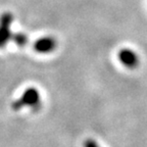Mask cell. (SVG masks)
<instances>
[{
	"label": "cell",
	"instance_id": "1",
	"mask_svg": "<svg viewBox=\"0 0 147 147\" xmlns=\"http://www.w3.org/2000/svg\"><path fill=\"white\" fill-rule=\"evenodd\" d=\"M40 101H41V98H40L39 91L35 87H30L24 92L18 100L13 101L11 107L13 110H20L25 106L36 108L39 107Z\"/></svg>",
	"mask_w": 147,
	"mask_h": 147
},
{
	"label": "cell",
	"instance_id": "2",
	"mask_svg": "<svg viewBox=\"0 0 147 147\" xmlns=\"http://www.w3.org/2000/svg\"><path fill=\"white\" fill-rule=\"evenodd\" d=\"M13 22V14L10 12H3L0 16V49L4 48L7 42L12 39L10 27Z\"/></svg>",
	"mask_w": 147,
	"mask_h": 147
},
{
	"label": "cell",
	"instance_id": "3",
	"mask_svg": "<svg viewBox=\"0 0 147 147\" xmlns=\"http://www.w3.org/2000/svg\"><path fill=\"white\" fill-rule=\"evenodd\" d=\"M57 42L53 37H43L38 39L34 44V48L39 53H49L52 52L56 48Z\"/></svg>",
	"mask_w": 147,
	"mask_h": 147
},
{
	"label": "cell",
	"instance_id": "4",
	"mask_svg": "<svg viewBox=\"0 0 147 147\" xmlns=\"http://www.w3.org/2000/svg\"><path fill=\"white\" fill-rule=\"evenodd\" d=\"M119 59L124 64H126V67H133L136 63V56L132 51L130 50H122L119 54Z\"/></svg>",
	"mask_w": 147,
	"mask_h": 147
},
{
	"label": "cell",
	"instance_id": "5",
	"mask_svg": "<svg viewBox=\"0 0 147 147\" xmlns=\"http://www.w3.org/2000/svg\"><path fill=\"white\" fill-rule=\"evenodd\" d=\"M12 40H13L14 43H16V45L20 46V47L26 46L28 44V41H29L27 35H26L25 33H22V32L12 35Z\"/></svg>",
	"mask_w": 147,
	"mask_h": 147
},
{
	"label": "cell",
	"instance_id": "6",
	"mask_svg": "<svg viewBox=\"0 0 147 147\" xmlns=\"http://www.w3.org/2000/svg\"><path fill=\"white\" fill-rule=\"evenodd\" d=\"M84 147H100L93 139H87L84 142Z\"/></svg>",
	"mask_w": 147,
	"mask_h": 147
}]
</instances>
